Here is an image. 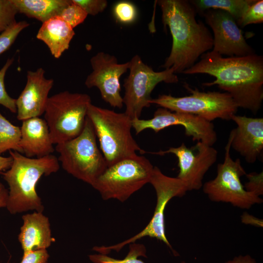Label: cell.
<instances>
[{"label":"cell","mask_w":263,"mask_h":263,"mask_svg":"<svg viewBox=\"0 0 263 263\" xmlns=\"http://www.w3.org/2000/svg\"><path fill=\"white\" fill-rule=\"evenodd\" d=\"M183 74H206L215 77L205 86L216 85L229 94L238 107L256 113L263 100V57L254 54L244 56L223 57L212 51Z\"/></svg>","instance_id":"obj_1"},{"label":"cell","mask_w":263,"mask_h":263,"mask_svg":"<svg viewBox=\"0 0 263 263\" xmlns=\"http://www.w3.org/2000/svg\"><path fill=\"white\" fill-rule=\"evenodd\" d=\"M162 20L168 26L172 38L169 55L162 67L172 68L174 73H183L191 68L203 54L213 48V36L201 20L189 1L159 0Z\"/></svg>","instance_id":"obj_2"},{"label":"cell","mask_w":263,"mask_h":263,"mask_svg":"<svg viewBox=\"0 0 263 263\" xmlns=\"http://www.w3.org/2000/svg\"><path fill=\"white\" fill-rule=\"evenodd\" d=\"M9 151L12 164L0 173L9 186L6 208L12 214L30 210L42 212L44 206L36 187L43 175L48 176L58 170V158L52 154L30 158L16 151Z\"/></svg>","instance_id":"obj_3"},{"label":"cell","mask_w":263,"mask_h":263,"mask_svg":"<svg viewBox=\"0 0 263 263\" xmlns=\"http://www.w3.org/2000/svg\"><path fill=\"white\" fill-rule=\"evenodd\" d=\"M87 117L93 126L108 167L136 154V151L146 153L133 137L132 119L125 113H116L91 103Z\"/></svg>","instance_id":"obj_4"},{"label":"cell","mask_w":263,"mask_h":263,"mask_svg":"<svg viewBox=\"0 0 263 263\" xmlns=\"http://www.w3.org/2000/svg\"><path fill=\"white\" fill-rule=\"evenodd\" d=\"M91 122L86 117L80 134L57 144L58 161L63 169L75 178L92 186L107 168L105 159L96 143Z\"/></svg>","instance_id":"obj_5"},{"label":"cell","mask_w":263,"mask_h":263,"mask_svg":"<svg viewBox=\"0 0 263 263\" xmlns=\"http://www.w3.org/2000/svg\"><path fill=\"white\" fill-rule=\"evenodd\" d=\"M154 166L137 154L107 167L92 185L104 200L121 202L149 183Z\"/></svg>","instance_id":"obj_6"},{"label":"cell","mask_w":263,"mask_h":263,"mask_svg":"<svg viewBox=\"0 0 263 263\" xmlns=\"http://www.w3.org/2000/svg\"><path fill=\"white\" fill-rule=\"evenodd\" d=\"M91 103L88 94L67 91L49 97L44 113V120L53 144L70 140L80 134Z\"/></svg>","instance_id":"obj_7"},{"label":"cell","mask_w":263,"mask_h":263,"mask_svg":"<svg viewBox=\"0 0 263 263\" xmlns=\"http://www.w3.org/2000/svg\"><path fill=\"white\" fill-rule=\"evenodd\" d=\"M232 134L230 132L225 147L224 160L217 167L215 178L203 184V192L210 200L231 204L241 209H248L263 199L253 193L246 191L240 178L246 174L240 159L234 160L230 155Z\"/></svg>","instance_id":"obj_8"},{"label":"cell","mask_w":263,"mask_h":263,"mask_svg":"<svg viewBox=\"0 0 263 263\" xmlns=\"http://www.w3.org/2000/svg\"><path fill=\"white\" fill-rule=\"evenodd\" d=\"M156 195V204L150 222L140 232L133 237L110 246H95L93 250L98 253L108 255L112 250L119 251L124 246L145 237L155 238L165 243L173 252L165 232V211L169 201L174 197H181L188 191L184 183L179 178L164 174L159 168L154 166L150 183Z\"/></svg>","instance_id":"obj_9"},{"label":"cell","mask_w":263,"mask_h":263,"mask_svg":"<svg viewBox=\"0 0 263 263\" xmlns=\"http://www.w3.org/2000/svg\"><path fill=\"white\" fill-rule=\"evenodd\" d=\"M184 86L190 95L183 97L159 95L151 98L149 103L172 112L193 114L209 122L217 118L230 120L236 114L239 107L227 93L201 92L197 89H191L187 84Z\"/></svg>","instance_id":"obj_10"},{"label":"cell","mask_w":263,"mask_h":263,"mask_svg":"<svg viewBox=\"0 0 263 263\" xmlns=\"http://www.w3.org/2000/svg\"><path fill=\"white\" fill-rule=\"evenodd\" d=\"M130 63L129 74L123 83V103L126 107L124 113L132 119L140 118L143 110L150 107L151 93L158 83H175L179 79L173 69L155 72L137 55Z\"/></svg>","instance_id":"obj_11"},{"label":"cell","mask_w":263,"mask_h":263,"mask_svg":"<svg viewBox=\"0 0 263 263\" xmlns=\"http://www.w3.org/2000/svg\"><path fill=\"white\" fill-rule=\"evenodd\" d=\"M132 125L136 134L148 129L158 132L170 126L179 125L184 128L186 135L191 137L193 141L212 146L217 139L211 122L193 114L172 112L162 107L157 109L150 119H132Z\"/></svg>","instance_id":"obj_12"},{"label":"cell","mask_w":263,"mask_h":263,"mask_svg":"<svg viewBox=\"0 0 263 263\" xmlns=\"http://www.w3.org/2000/svg\"><path fill=\"white\" fill-rule=\"evenodd\" d=\"M149 153L160 155L174 154L177 158L179 169L177 177L184 183L188 191L202 188L204 177L216 161L218 155L217 150L212 146L200 141L189 148L182 143L178 147Z\"/></svg>","instance_id":"obj_13"},{"label":"cell","mask_w":263,"mask_h":263,"mask_svg":"<svg viewBox=\"0 0 263 263\" xmlns=\"http://www.w3.org/2000/svg\"><path fill=\"white\" fill-rule=\"evenodd\" d=\"M90 63L92 71L85 80V86L96 87L104 101L113 108H122L120 79L129 70L130 61L119 63L114 56L99 52L91 57Z\"/></svg>","instance_id":"obj_14"},{"label":"cell","mask_w":263,"mask_h":263,"mask_svg":"<svg viewBox=\"0 0 263 263\" xmlns=\"http://www.w3.org/2000/svg\"><path fill=\"white\" fill-rule=\"evenodd\" d=\"M202 14L213 33L212 52L228 57L255 54L246 42L236 21L229 13L219 9H210Z\"/></svg>","instance_id":"obj_15"},{"label":"cell","mask_w":263,"mask_h":263,"mask_svg":"<svg viewBox=\"0 0 263 263\" xmlns=\"http://www.w3.org/2000/svg\"><path fill=\"white\" fill-rule=\"evenodd\" d=\"M54 83L53 79L45 77V71L41 67L35 71H27L25 86L16 99L19 120L39 117L44 113Z\"/></svg>","instance_id":"obj_16"},{"label":"cell","mask_w":263,"mask_h":263,"mask_svg":"<svg viewBox=\"0 0 263 263\" xmlns=\"http://www.w3.org/2000/svg\"><path fill=\"white\" fill-rule=\"evenodd\" d=\"M237 127L232 134L231 148L250 164L254 163L263 150V118L234 115Z\"/></svg>","instance_id":"obj_17"},{"label":"cell","mask_w":263,"mask_h":263,"mask_svg":"<svg viewBox=\"0 0 263 263\" xmlns=\"http://www.w3.org/2000/svg\"><path fill=\"white\" fill-rule=\"evenodd\" d=\"M22 121L19 146L25 156L38 158L51 154L55 149L45 120L35 117Z\"/></svg>","instance_id":"obj_18"},{"label":"cell","mask_w":263,"mask_h":263,"mask_svg":"<svg viewBox=\"0 0 263 263\" xmlns=\"http://www.w3.org/2000/svg\"><path fill=\"white\" fill-rule=\"evenodd\" d=\"M23 225L18 235L23 254L35 250L46 249L55 241L48 217L35 211L22 216Z\"/></svg>","instance_id":"obj_19"},{"label":"cell","mask_w":263,"mask_h":263,"mask_svg":"<svg viewBox=\"0 0 263 263\" xmlns=\"http://www.w3.org/2000/svg\"><path fill=\"white\" fill-rule=\"evenodd\" d=\"M75 34L74 29L56 16L42 23L36 37L47 46L55 58H58L69 49Z\"/></svg>","instance_id":"obj_20"},{"label":"cell","mask_w":263,"mask_h":263,"mask_svg":"<svg viewBox=\"0 0 263 263\" xmlns=\"http://www.w3.org/2000/svg\"><path fill=\"white\" fill-rule=\"evenodd\" d=\"M18 13L42 23L58 16L71 0H12Z\"/></svg>","instance_id":"obj_21"},{"label":"cell","mask_w":263,"mask_h":263,"mask_svg":"<svg viewBox=\"0 0 263 263\" xmlns=\"http://www.w3.org/2000/svg\"><path fill=\"white\" fill-rule=\"evenodd\" d=\"M256 0H193L189 2L196 13L202 14L210 9H219L229 13L235 20L238 26L248 8Z\"/></svg>","instance_id":"obj_22"},{"label":"cell","mask_w":263,"mask_h":263,"mask_svg":"<svg viewBox=\"0 0 263 263\" xmlns=\"http://www.w3.org/2000/svg\"><path fill=\"white\" fill-rule=\"evenodd\" d=\"M20 128L12 124L0 113V155L14 150L23 154L19 146Z\"/></svg>","instance_id":"obj_23"},{"label":"cell","mask_w":263,"mask_h":263,"mask_svg":"<svg viewBox=\"0 0 263 263\" xmlns=\"http://www.w3.org/2000/svg\"><path fill=\"white\" fill-rule=\"evenodd\" d=\"M147 258L146 249L144 244L135 243L129 244V251L123 259H117L108 255L94 254L89 255L90 260L93 263H145L138 258ZM180 263H186L182 261Z\"/></svg>","instance_id":"obj_24"},{"label":"cell","mask_w":263,"mask_h":263,"mask_svg":"<svg viewBox=\"0 0 263 263\" xmlns=\"http://www.w3.org/2000/svg\"><path fill=\"white\" fill-rule=\"evenodd\" d=\"M87 16L86 12L72 0L58 15V16L67 22L73 29L83 22Z\"/></svg>","instance_id":"obj_25"},{"label":"cell","mask_w":263,"mask_h":263,"mask_svg":"<svg viewBox=\"0 0 263 263\" xmlns=\"http://www.w3.org/2000/svg\"><path fill=\"white\" fill-rule=\"evenodd\" d=\"M29 26L26 21H16L0 34V55L8 50L20 33Z\"/></svg>","instance_id":"obj_26"},{"label":"cell","mask_w":263,"mask_h":263,"mask_svg":"<svg viewBox=\"0 0 263 263\" xmlns=\"http://www.w3.org/2000/svg\"><path fill=\"white\" fill-rule=\"evenodd\" d=\"M113 13L118 21L126 24L134 22L137 15L135 6L128 1L117 2L113 7Z\"/></svg>","instance_id":"obj_27"},{"label":"cell","mask_w":263,"mask_h":263,"mask_svg":"<svg viewBox=\"0 0 263 263\" xmlns=\"http://www.w3.org/2000/svg\"><path fill=\"white\" fill-rule=\"evenodd\" d=\"M17 14L12 0H0V34L17 21Z\"/></svg>","instance_id":"obj_28"},{"label":"cell","mask_w":263,"mask_h":263,"mask_svg":"<svg viewBox=\"0 0 263 263\" xmlns=\"http://www.w3.org/2000/svg\"><path fill=\"white\" fill-rule=\"evenodd\" d=\"M13 61V58L8 59L0 70V104L8 109L12 113H16V99L13 98L9 95L6 91L4 85L5 74Z\"/></svg>","instance_id":"obj_29"},{"label":"cell","mask_w":263,"mask_h":263,"mask_svg":"<svg viewBox=\"0 0 263 263\" xmlns=\"http://www.w3.org/2000/svg\"><path fill=\"white\" fill-rule=\"evenodd\" d=\"M263 21V0H256L244 15L239 27H244L248 24L261 23Z\"/></svg>","instance_id":"obj_30"},{"label":"cell","mask_w":263,"mask_h":263,"mask_svg":"<svg viewBox=\"0 0 263 263\" xmlns=\"http://www.w3.org/2000/svg\"><path fill=\"white\" fill-rule=\"evenodd\" d=\"M88 15L95 16L103 12L108 5L106 0H72Z\"/></svg>","instance_id":"obj_31"},{"label":"cell","mask_w":263,"mask_h":263,"mask_svg":"<svg viewBox=\"0 0 263 263\" xmlns=\"http://www.w3.org/2000/svg\"><path fill=\"white\" fill-rule=\"evenodd\" d=\"M248 181L245 183V189L250 192L260 196L263 194V171L260 173L252 172L245 175Z\"/></svg>","instance_id":"obj_32"},{"label":"cell","mask_w":263,"mask_h":263,"mask_svg":"<svg viewBox=\"0 0 263 263\" xmlns=\"http://www.w3.org/2000/svg\"><path fill=\"white\" fill-rule=\"evenodd\" d=\"M49 258L46 249L32 250L23 255L20 263H48Z\"/></svg>","instance_id":"obj_33"},{"label":"cell","mask_w":263,"mask_h":263,"mask_svg":"<svg viewBox=\"0 0 263 263\" xmlns=\"http://www.w3.org/2000/svg\"><path fill=\"white\" fill-rule=\"evenodd\" d=\"M242 222L246 224H250L254 226L262 227L263 222L261 219L249 214L246 212L243 213L241 216Z\"/></svg>","instance_id":"obj_34"},{"label":"cell","mask_w":263,"mask_h":263,"mask_svg":"<svg viewBox=\"0 0 263 263\" xmlns=\"http://www.w3.org/2000/svg\"><path fill=\"white\" fill-rule=\"evenodd\" d=\"M225 263H257L256 260L249 255H239Z\"/></svg>","instance_id":"obj_35"},{"label":"cell","mask_w":263,"mask_h":263,"mask_svg":"<svg viewBox=\"0 0 263 263\" xmlns=\"http://www.w3.org/2000/svg\"><path fill=\"white\" fill-rule=\"evenodd\" d=\"M8 197V190L0 182V208L6 207Z\"/></svg>","instance_id":"obj_36"},{"label":"cell","mask_w":263,"mask_h":263,"mask_svg":"<svg viewBox=\"0 0 263 263\" xmlns=\"http://www.w3.org/2000/svg\"><path fill=\"white\" fill-rule=\"evenodd\" d=\"M13 163V158L10 156L3 157L0 155V174L8 169Z\"/></svg>","instance_id":"obj_37"}]
</instances>
